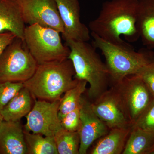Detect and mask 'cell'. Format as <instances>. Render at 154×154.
Masks as SVG:
<instances>
[{
    "mask_svg": "<svg viewBox=\"0 0 154 154\" xmlns=\"http://www.w3.org/2000/svg\"><path fill=\"white\" fill-rule=\"evenodd\" d=\"M137 0H110L103 3L98 17L89 24V29L110 42H134L140 36L136 26Z\"/></svg>",
    "mask_w": 154,
    "mask_h": 154,
    "instance_id": "6da1fadb",
    "label": "cell"
},
{
    "mask_svg": "<svg viewBox=\"0 0 154 154\" xmlns=\"http://www.w3.org/2000/svg\"><path fill=\"white\" fill-rule=\"evenodd\" d=\"M75 71L69 59L38 64L34 74L23 83L35 99L53 102L76 85Z\"/></svg>",
    "mask_w": 154,
    "mask_h": 154,
    "instance_id": "7a4b0ae2",
    "label": "cell"
},
{
    "mask_svg": "<svg viewBox=\"0 0 154 154\" xmlns=\"http://www.w3.org/2000/svg\"><path fill=\"white\" fill-rule=\"evenodd\" d=\"M65 42L70 50L68 58L73 66L75 78L89 83L88 98L91 102L94 101L109 87L110 79L107 65L96 52V48L88 42L72 39Z\"/></svg>",
    "mask_w": 154,
    "mask_h": 154,
    "instance_id": "3957f363",
    "label": "cell"
},
{
    "mask_svg": "<svg viewBox=\"0 0 154 154\" xmlns=\"http://www.w3.org/2000/svg\"><path fill=\"white\" fill-rule=\"evenodd\" d=\"M92 45L101 51L113 84L125 78L137 74L152 59L144 53L137 52L128 43H115L105 40L94 33Z\"/></svg>",
    "mask_w": 154,
    "mask_h": 154,
    "instance_id": "277c9868",
    "label": "cell"
},
{
    "mask_svg": "<svg viewBox=\"0 0 154 154\" xmlns=\"http://www.w3.org/2000/svg\"><path fill=\"white\" fill-rule=\"evenodd\" d=\"M60 34L57 30L38 24L26 27L24 41L38 64L68 58L70 50L63 44Z\"/></svg>",
    "mask_w": 154,
    "mask_h": 154,
    "instance_id": "5b68a950",
    "label": "cell"
},
{
    "mask_svg": "<svg viewBox=\"0 0 154 154\" xmlns=\"http://www.w3.org/2000/svg\"><path fill=\"white\" fill-rule=\"evenodd\" d=\"M38 65L24 40L17 37L0 55V82H25L34 74Z\"/></svg>",
    "mask_w": 154,
    "mask_h": 154,
    "instance_id": "8992f818",
    "label": "cell"
},
{
    "mask_svg": "<svg viewBox=\"0 0 154 154\" xmlns=\"http://www.w3.org/2000/svg\"><path fill=\"white\" fill-rule=\"evenodd\" d=\"M91 102L94 113L109 129L132 127L124 102L114 85Z\"/></svg>",
    "mask_w": 154,
    "mask_h": 154,
    "instance_id": "52a82bcc",
    "label": "cell"
},
{
    "mask_svg": "<svg viewBox=\"0 0 154 154\" xmlns=\"http://www.w3.org/2000/svg\"><path fill=\"white\" fill-rule=\"evenodd\" d=\"M120 94L132 125L153 101L154 97L142 79L137 75L113 84Z\"/></svg>",
    "mask_w": 154,
    "mask_h": 154,
    "instance_id": "ba28073f",
    "label": "cell"
},
{
    "mask_svg": "<svg viewBox=\"0 0 154 154\" xmlns=\"http://www.w3.org/2000/svg\"><path fill=\"white\" fill-rule=\"evenodd\" d=\"M60 102V100L50 102L35 99L34 106L26 116L27 122L24 130L54 137L58 131L63 128L58 116Z\"/></svg>",
    "mask_w": 154,
    "mask_h": 154,
    "instance_id": "9c48e42d",
    "label": "cell"
},
{
    "mask_svg": "<svg viewBox=\"0 0 154 154\" xmlns=\"http://www.w3.org/2000/svg\"><path fill=\"white\" fill-rule=\"evenodd\" d=\"M25 24L52 28L62 34L63 22L54 0H17Z\"/></svg>",
    "mask_w": 154,
    "mask_h": 154,
    "instance_id": "30bf717a",
    "label": "cell"
},
{
    "mask_svg": "<svg viewBox=\"0 0 154 154\" xmlns=\"http://www.w3.org/2000/svg\"><path fill=\"white\" fill-rule=\"evenodd\" d=\"M90 99L82 96L81 101L79 154L87 153L88 149L96 140L109 132L110 129L95 114Z\"/></svg>",
    "mask_w": 154,
    "mask_h": 154,
    "instance_id": "8fae6325",
    "label": "cell"
},
{
    "mask_svg": "<svg viewBox=\"0 0 154 154\" xmlns=\"http://www.w3.org/2000/svg\"><path fill=\"white\" fill-rule=\"evenodd\" d=\"M64 25L62 34L65 40L69 39L88 42L91 34L88 27L80 19L79 0H54Z\"/></svg>",
    "mask_w": 154,
    "mask_h": 154,
    "instance_id": "7c38bea8",
    "label": "cell"
},
{
    "mask_svg": "<svg viewBox=\"0 0 154 154\" xmlns=\"http://www.w3.org/2000/svg\"><path fill=\"white\" fill-rule=\"evenodd\" d=\"M20 121H3L0 127V154H28L24 128Z\"/></svg>",
    "mask_w": 154,
    "mask_h": 154,
    "instance_id": "4fadbf2b",
    "label": "cell"
},
{
    "mask_svg": "<svg viewBox=\"0 0 154 154\" xmlns=\"http://www.w3.org/2000/svg\"><path fill=\"white\" fill-rule=\"evenodd\" d=\"M25 28L17 0H0V33L11 32L24 40Z\"/></svg>",
    "mask_w": 154,
    "mask_h": 154,
    "instance_id": "5bb4252c",
    "label": "cell"
},
{
    "mask_svg": "<svg viewBox=\"0 0 154 154\" xmlns=\"http://www.w3.org/2000/svg\"><path fill=\"white\" fill-rule=\"evenodd\" d=\"M136 26L145 45L154 48V0H137Z\"/></svg>",
    "mask_w": 154,
    "mask_h": 154,
    "instance_id": "9a60e30c",
    "label": "cell"
},
{
    "mask_svg": "<svg viewBox=\"0 0 154 154\" xmlns=\"http://www.w3.org/2000/svg\"><path fill=\"white\" fill-rule=\"evenodd\" d=\"M131 128H115L100 138L91 149V154H121L123 152Z\"/></svg>",
    "mask_w": 154,
    "mask_h": 154,
    "instance_id": "2e32d148",
    "label": "cell"
},
{
    "mask_svg": "<svg viewBox=\"0 0 154 154\" xmlns=\"http://www.w3.org/2000/svg\"><path fill=\"white\" fill-rule=\"evenodd\" d=\"M33 97L23 87L0 112L5 121H20L28 115L32 108Z\"/></svg>",
    "mask_w": 154,
    "mask_h": 154,
    "instance_id": "e0dca14e",
    "label": "cell"
},
{
    "mask_svg": "<svg viewBox=\"0 0 154 154\" xmlns=\"http://www.w3.org/2000/svg\"><path fill=\"white\" fill-rule=\"evenodd\" d=\"M154 149V133L131 127L122 154H150Z\"/></svg>",
    "mask_w": 154,
    "mask_h": 154,
    "instance_id": "ac0fdd59",
    "label": "cell"
},
{
    "mask_svg": "<svg viewBox=\"0 0 154 154\" xmlns=\"http://www.w3.org/2000/svg\"><path fill=\"white\" fill-rule=\"evenodd\" d=\"M28 154H58L54 137L45 136L24 130Z\"/></svg>",
    "mask_w": 154,
    "mask_h": 154,
    "instance_id": "d6986e66",
    "label": "cell"
},
{
    "mask_svg": "<svg viewBox=\"0 0 154 154\" xmlns=\"http://www.w3.org/2000/svg\"><path fill=\"white\" fill-rule=\"evenodd\" d=\"M88 82L79 80L76 85L65 92L60 100L58 109V116L61 120L67 113L79 106L83 95L86 91Z\"/></svg>",
    "mask_w": 154,
    "mask_h": 154,
    "instance_id": "ffe728a7",
    "label": "cell"
},
{
    "mask_svg": "<svg viewBox=\"0 0 154 154\" xmlns=\"http://www.w3.org/2000/svg\"><path fill=\"white\" fill-rule=\"evenodd\" d=\"M58 154H79L80 139L78 131L62 129L54 137Z\"/></svg>",
    "mask_w": 154,
    "mask_h": 154,
    "instance_id": "44dd1931",
    "label": "cell"
},
{
    "mask_svg": "<svg viewBox=\"0 0 154 154\" xmlns=\"http://www.w3.org/2000/svg\"><path fill=\"white\" fill-rule=\"evenodd\" d=\"M23 87L22 82H0V112Z\"/></svg>",
    "mask_w": 154,
    "mask_h": 154,
    "instance_id": "7402d4cb",
    "label": "cell"
},
{
    "mask_svg": "<svg viewBox=\"0 0 154 154\" xmlns=\"http://www.w3.org/2000/svg\"><path fill=\"white\" fill-rule=\"evenodd\" d=\"M132 127L139 128L154 133V99Z\"/></svg>",
    "mask_w": 154,
    "mask_h": 154,
    "instance_id": "603a6c76",
    "label": "cell"
},
{
    "mask_svg": "<svg viewBox=\"0 0 154 154\" xmlns=\"http://www.w3.org/2000/svg\"><path fill=\"white\" fill-rule=\"evenodd\" d=\"M80 109L81 103L79 106L67 113L61 119V123L64 129L69 131H78L80 124Z\"/></svg>",
    "mask_w": 154,
    "mask_h": 154,
    "instance_id": "cb8c5ba5",
    "label": "cell"
},
{
    "mask_svg": "<svg viewBox=\"0 0 154 154\" xmlns=\"http://www.w3.org/2000/svg\"><path fill=\"white\" fill-rule=\"evenodd\" d=\"M136 75L142 79L154 97V59H152Z\"/></svg>",
    "mask_w": 154,
    "mask_h": 154,
    "instance_id": "d4e9b609",
    "label": "cell"
},
{
    "mask_svg": "<svg viewBox=\"0 0 154 154\" xmlns=\"http://www.w3.org/2000/svg\"><path fill=\"white\" fill-rule=\"evenodd\" d=\"M17 37L11 32L0 33V55L5 48Z\"/></svg>",
    "mask_w": 154,
    "mask_h": 154,
    "instance_id": "484cf974",
    "label": "cell"
},
{
    "mask_svg": "<svg viewBox=\"0 0 154 154\" xmlns=\"http://www.w3.org/2000/svg\"><path fill=\"white\" fill-rule=\"evenodd\" d=\"M4 119L2 115H1L0 113V127H1V125H2V123L3 121H4Z\"/></svg>",
    "mask_w": 154,
    "mask_h": 154,
    "instance_id": "4316f807",
    "label": "cell"
},
{
    "mask_svg": "<svg viewBox=\"0 0 154 154\" xmlns=\"http://www.w3.org/2000/svg\"><path fill=\"white\" fill-rule=\"evenodd\" d=\"M150 154H154V149L150 153Z\"/></svg>",
    "mask_w": 154,
    "mask_h": 154,
    "instance_id": "83f0119b",
    "label": "cell"
}]
</instances>
